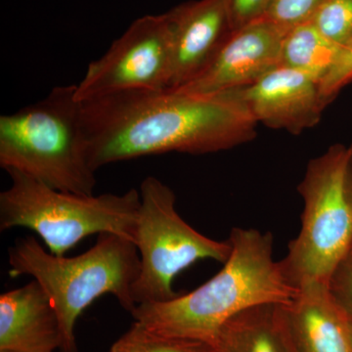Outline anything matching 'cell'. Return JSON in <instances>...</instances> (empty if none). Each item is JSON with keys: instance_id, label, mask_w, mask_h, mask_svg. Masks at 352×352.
<instances>
[{"instance_id": "cell-7", "label": "cell", "mask_w": 352, "mask_h": 352, "mask_svg": "<svg viewBox=\"0 0 352 352\" xmlns=\"http://www.w3.org/2000/svg\"><path fill=\"white\" fill-rule=\"evenodd\" d=\"M135 245L140 256V273L133 287L136 305L164 302L177 296L175 278L197 261L212 259L224 263L231 254L228 240L210 239L189 226L175 208L170 187L155 176L140 186Z\"/></svg>"}, {"instance_id": "cell-22", "label": "cell", "mask_w": 352, "mask_h": 352, "mask_svg": "<svg viewBox=\"0 0 352 352\" xmlns=\"http://www.w3.org/2000/svg\"><path fill=\"white\" fill-rule=\"evenodd\" d=\"M346 191L349 195V201H351L352 207V152L351 159H349V166H347L346 173Z\"/></svg>"}, {"instance_id": "cell-5", "label": "cell", "mask_w": 352, "mask_h": 352, "mask_svg": "<svg viewBox=\"0 0 352 352\" xmlns=\"http://www.w3.org/2000/svg\"><path fill=\"white\" fill-rule=\"evenodd\" d=\"M0 193V231L21 227L38 234L48 252L63 256L91 235L112 233L135 242L140 192L82 196L59 191L18 171Z\"/></svg>"}, {"instance_id": "cell-26", "label": "cell", "mask_w": 352, "mask_h": 352, "mask_svg": "<svg viewBox=\"0 0 352 352\" xmlns=\"http://www.w3.org/2000/svg\"><path fill=\"white\" fill-rule=\"evenodd\" d=\"M351 152H352V146H351Z\"/></svg>"}, {"instance_id": "cell-14", "label": "cell", "mask_w": 352, "mask_h": 352, "mask_svg": "<svg viewBox=\"0 0 352 352\" xmlns=\"http://www.w3.org/2000/svg\"><path fill=\"white\" fill-rule=\"evenodd\" d=\"M217 352H296L284 305H258L227 322L220 331Z\"/></svg>"}, {"instance_id": "cell-13", "label": "cell", "mask_w": 352, "mask_h": 352, "mask_svg": "<svg viewBox=\"0 0 352 352\" xmlns=\"http://www.w3.org/2000/svg\"><path fill=\"white\" fill-rule=\"evenodd\" d=\"M284 310L296 352H352L351 318L325 285L298 289Z\"/></svg>"}, {"instance_id": "cell-21", "label": "cell", "mask_w": 352, "mask_h": 352, "mask_svg": "<svg viewBox=\"0 0 352 352\" xmlns=\"http://www.w3.org/2000/svg\"><path fill=\"white\" fill-rule=\"evenodd\" d=\"M271 0H224L232 32L263 17Z\"/></svg>"}, {"instance_id": "cell-11", "label": "cell", "mask_w": 352, "mask_h": 352, "mask_svg": "<svg viewBox=\"0 0 352 352\" xmlns=\"http://www.w3.org/2000/svg\"><path fill=\"white\" fill-rule=\"evenodd\" d=\"M173 60L168 89H176L201 73L230 36L224 0H194L168 11Z\"/></svg>"}, {"instance_id": "cell-9", "label": "cell", "mask_w": 352, "mask_h": 352, "mask_svg": "<svg viewBox=\"0 0 352 352\" xmlns=\"http://www.w3.org/2000/svg\"><path fill=\"white\" fill-rule=\"evenodd\" d=\"M289 29L258 20L231 32L201 73L179 88L190 94H214L248 87L280 64Z\"/></svg>"}, {"instance_id": "cell-3", "label": "cell", "mask_w": 352, "mask_h": 352, "mask_svg": "<svg viewBox=\"0 0 352 352\" xmlns=\"http://www.w3.org/2000/svg\"><path fill=\"white\" fill-rule=\"evenodd\" d=\"M11 277L31 276L50 296L61 330V352H78L76 324L97 298H117L129 314L135 311L133 287L140 256L133 241L112 233L98 235L88 251L73 258L45 251L36 238H20L8 252Z\"/></svg>"}, {"instance_id": "cell-20", "label": "cell", "mask_w": 352, "mask_h": 352, "mask_svg": "<svg viewBox=\"0 0 352 352\" xmlns=\"http://www.w3.org/2000/svg\"><path fill=\"white\" fill-rule=\"evenodd\" d=\"M327 287L333 300L352 321V245L333 271Z\"/></svg>"}, {"instance_id": "cell-16", "label": "cell", "mask_w": 352, "mask_h": 352, "mask_svg": "<svg viewBox=\"0 0 352 352\" xmlns=\"http://www.w3.org/2000/svg\"><path fill=\"white\" fill-rule=\"evenodd\" d=\"M119 340L129 352H217L208 342L161 335L148 330L138 322H134Z\"/></svg>"}, {"instance_id": "cell-10", "label": "cell", "mask_w": 352, "mask_h": 352, "mask_svg": "<svg viewBox=\"0 0 352 352\" xmlns=\"http://www.w3.org/2000/svg\"><path fill=\"white\" fill-rule=\"evenodd\" d=\"M320 80L314 74L279 66L256 82L230 92L258 124L300 134L317 126L328 106L321 97Z\"/></svg>"}, {"instance_id": "cell-24", "label": "cell", "mask_w": 352, "mask_h": 352, "mask_svg": "<svg viewBox=\"0 0 352 352\" xmlns=\"http://www.w3.org/2000/svg\"><path fill=\"white\" fill-rule=\"evenodd\" d=\"M0 352H13V351H0Z\"/></svg>"}, {"instance_id": "cell-25", "label": "cell", "mask_w": 352, "mask_h": 352, "mask_svg": "<svg viewBox=\"0 0 352 352\" xmlns=\"http://www.w3.org/2000/svg\"><path fill=\"white\" fill-rule=\"evenodd\" d=\"M351 337H352V321H351Z\"/></svg>"}, {"instance_id": "cell-12", "label": "cell", "mask_w": 352, "mask_h": 352, "mask_svg": "<svg viewBox=\"0 0 352 352\" xmlns=\"http://www.w3.org/2000/svg\"><path fill=\"white\" fill-rule=\"evenodd\" d=\"M60 346L56 310L38 281L0 296V351L53 352Z\"/></svg>"}, {"instance_id": "cell-18", "label": "cell", "mask_w": 352, "mask_h": 352, "mask_svg": "<svg viewBox=\"0 0 352 352\" xmlns=\"http://www.w3.org/2000/svg\"><path fill=\"white\" fill-rule=\"evenodd\" d=\"M324 1L325 0H271L261 19L289 30L311 22Z\"/></svg>"}, {"instance_id": "cell-4", "label": "cell", "mask_w": 352, "mask_h": 352, "mask_svg": "<svg viewBox=\"0 0 352 352\" xmlns=\"http://www.w3.org/2000/svg\"><path fill=\"white\" fill-rule=\"evenodd\" d=\"M76 85L55 87L43 99L0 117V166L51 188L94 195L96 171L87 157Z\"/></svg>"}, {"instance_id": "cell-19", "label": "cell", "mask_w": 352, "mask_h": 352, "mask_svg": "<svg viewBox=\"0 0 352 352\" xmlns=\"http://www.w3.org/2000/svg\"><path fill=\"white\" fill-rule=\"evenodd\" d=\"M352 82V36L340 50L339 56L325 76L321 78L319 89L323 100L331 103L342 88Z\"/></svg>"}, {"instance_id": "cell-23", "label": "cell", "mask_w": 352, "mask_h": 352, "mask_svg": "<svg viewBox=\"0 0 352 352\" xmlns=\"http://www.w3.org/2000/svg\"><path fill=\"white\" fill-rule=\"evenodd\" d=\"M110 352H129L126 349V346L120 342V340H118L115 344H113L112 347H111Z\"/></svg>"}, {"instance_id": "cell-6", "label": "cell", "mask_w": 352, "mask_h": 352, "mask_svg": "<svg viewBox=\"0 0 352 352\" xmlns=\"http://www.w3.org/2000/svg\"><path fill=\"white\" fill-rule=\"evenodd\" d=\"M351 148L333 145L312 159L298 190L302 196V226L279 261L296 289L325 285L352 245V207L346 191Z\"/></svg>"}, {"instance_id": "cell-8", "label": "cell", "mask_w": 352, "mask_h": 352, "mask_svg": "<svg viewBox=\"0 0 352 352\" xmlns=\"http://www.w3.org/2000/svg\"><path fill=\"white\" fill-rule=\"evenodd\" d=\"M173 36L168 12L134 21L99 59L90 62L76 85L78 102L133 90L168 89Z\"/></svg>"}, {"instance_id": "cell-15", "label": "cell", "mask_w": 352, "mask_h": 352, "mask_svg": "<svg viewBox=\"0 0 352 352\" xmlns=\"http://www.w3.org/2000/svg\"><path fill=\"white\" fill-rule=\"evenodd\" d=\"M342 47L322 36L311 22L287 32L279 66L314 74L322 78L335 63Z\"/></svg>"}, {"instance_id": "cell-17", "label": "cell", "mask_w": 352, "mask_h": 352, "mask_svg": "<svg viewBox=\"0 0 352 352\" xmlns=\"http://www.w3.org/2000/svg\"><path fill=\"white\" fill-rule=\"evenodd\" d=\"M311 23L328 41L344 47L352 36V0H325Z\"/></svg>"}, {"instance_id": "cell-1", "label": "cell", "mask_w": 352, "mask_h": 352, "mask_svg": "<svg viewBox=\"0 0 352 352\" xmlns=\"http://www.w3.org/2000/svg\"><path fill=\"white\" fill-rule=\"evenodd\" d=\"M92 170L138 157L177 152L204 155L256 138L258 122L232 94L133 90L82 102Z\"/></svg>"}, {"instance_id": "cell-2", "label": "cell", "mask_w": 352, "mask_h": 352, "mask_svg": "<svg viewBox=\"0 0 352 352\" xmlns=\"http://www.w3.org/2000/svg\"><path fill=\"white\" fill-rule=\"evenodd\" d=\"M228 241L230 256L212 279L168 302L138 305L134 320L153 332L214 347L220 331L236 315L295 298L298 289L289 284L273 256L272 234L235 227Z\"/></svg>"}]
</instances>
